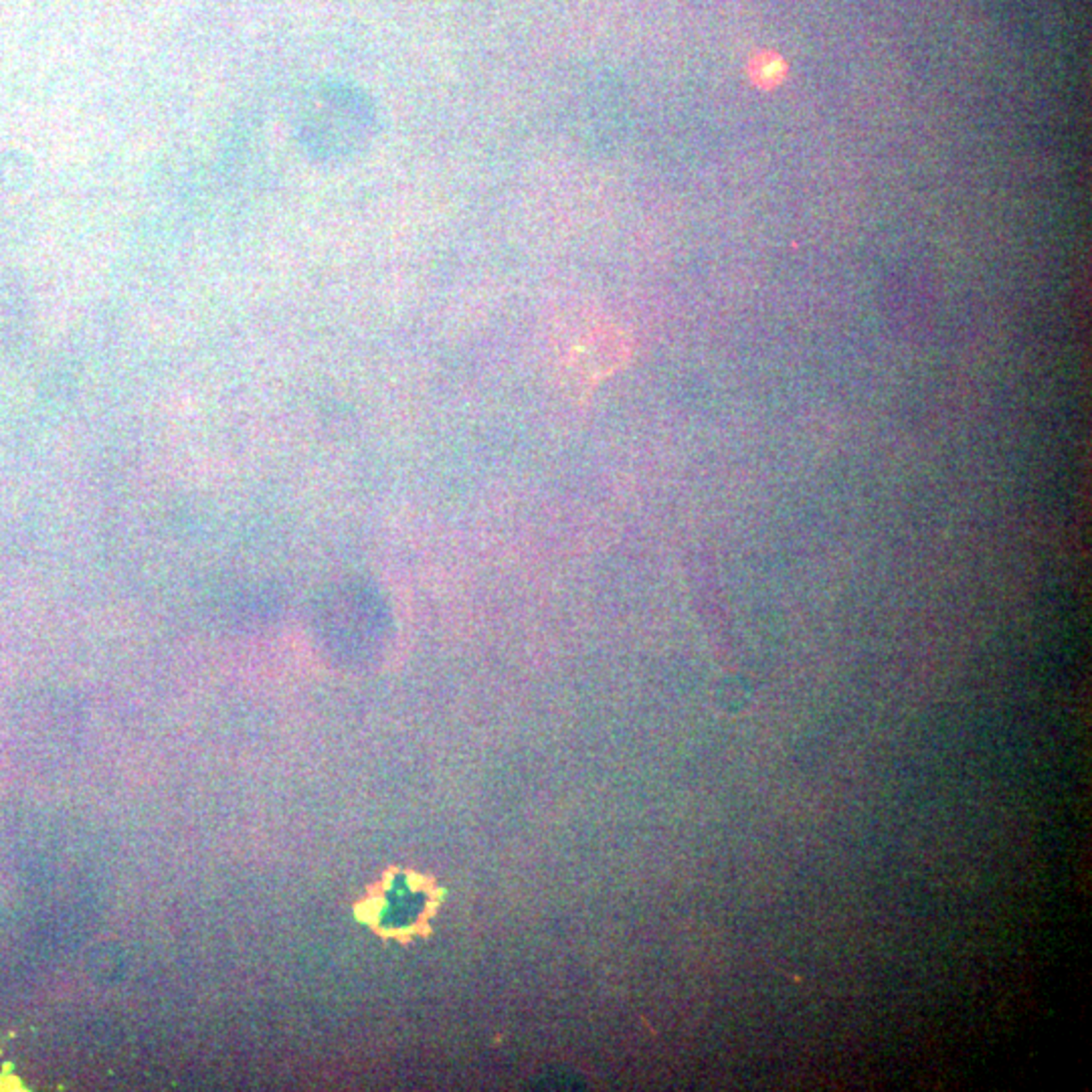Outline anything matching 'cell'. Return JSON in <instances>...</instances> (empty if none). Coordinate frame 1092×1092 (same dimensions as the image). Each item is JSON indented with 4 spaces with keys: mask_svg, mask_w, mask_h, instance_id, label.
I'll return each instance as SVG.
<instances>
[{
    "mask_svg": "<svg viewBox=\"0 0 1092 1092\" xmlns=\"http://www.w3.org/2000/svg\"><path fill=\"white\" fill-rule=\"evenodd\" d=\"M749 77L759 90H775L783 84L787 77V63L785 59L773 51H761L751 59L749 63Z\"/></svg>",
    "mask_w": 1092,
    "mask_h": 1092,
    "instance_id": "6da1fadb",
    "label": "cell"
}]
</instances>
